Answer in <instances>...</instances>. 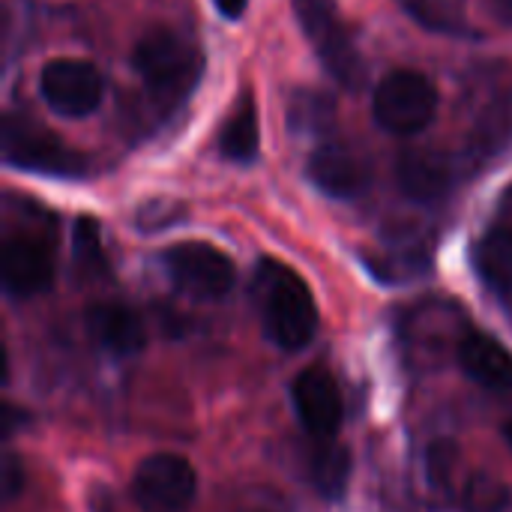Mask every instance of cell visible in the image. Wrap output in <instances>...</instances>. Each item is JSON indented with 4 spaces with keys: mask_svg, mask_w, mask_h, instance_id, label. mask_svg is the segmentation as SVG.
<instances>
[{
    "mask_svg": "<svg viewBox=\"0 0 512 512\" xmlns=\"http://www.w3.org/2000/svg\"><path fill=\"white\" fill-rule=\"evenodd\" d=\"M459 450L450 441H435L426 453V480L435 495H453V471H456Z\"/></svg>",
    "mask_w": 512,
    "mask_h": 512,
    "instance_id": "cell-23",
    "label": "cell"
},
{
    "mask_svg": "<svg viewBox=\"0 0 512 512\" xmlns=\"http://www.w3.org/2000/svg\"><path fill=\"white\" fill-rule=\"evenodd\" d=\"M171 282L195 300H219L234 288L237 270L225 252L210 243H177L165 252Z\"/></svg>",
    "mask_w": 512,
    "mask_h": 512,
    "instance_id": "cell-9",
    "label": "cell"
},
{
    "mask_svg": "<svg viewBox=\"0 0 512 512\" xmlns=\"http://www.w3.org/2000/svg\"><path fill=\"white\" fill-rule=\"evenodd\" d=\"M84 327L90 339L114 357H135L144 351V342H147L141 315L120 303L90 306L84 315Z\"/></svg>",
    "mask_w": 512,
    "mask_h": 512,
    "instance_id": "cell-14",
    "label": "cell"
},
{
    "mask_svg": "<svg viewBox=\"0 0 512 512\" xmlns=\"http://www.w3.org/2000/svg\"><path fill=\"white\" fill-rule=\"evenodd\" d=\"M396 180L399 189L420 204H432L444 198L453 186V162L441 150L414 147L405 150L396 162Z\"/></svg>",
    "mask_w": 512,
    "mask_h": 512,
    "instance_id": "cell-13",
    "label": "cell"
},
{
    "mask_svg": "<svg viewBox=\"0 0 512 512\" xmlns=\"http://www.w3.org/2000/svg\"><path fill=\"white\" fill-rule=\"evenodd\" d=\"M72 258H75V270L87 279H96L108 270V258L102 249V231L99 222L90 216H81L75 222L72 231Z\"/></svg>",
    "mask_w": 512,
    "mask_h": 512,
    "instance_id": "cell-21",
    "label": "cell"
},
{
    "mask_svg": "<svg viewBox=\"0 0 512 512\" xmlns=\"http://www.w3.org/2000/svg\"><path fill=\"white\" fill-rule=\"evenodd\" d=\"M477 273L495 291H512V228L489 231L474 252Z\"/></svg>",
    "mask_w": 512,
    "mask_h": 512,
    "instance_id": "cell-19",
    "label": "cell"
},
{
    "mask_svg": "<svg viewBox=\"0 0 512 512\" xmlns=\"http://www.w3.org/2000/svg\"><path fill=\"white\" fill-rule=\"evenodd\" d=\"M303 33L309 36L324 69L348 90H357L366 78L363 57L354 45L348 24L339 15L336 0H291Z\"/></svg>",
    "mask_w": 512,
    "mask_h": 512,
    "instance_id": "cell-3",
    "label": "cell"
},
{
    "mask_svg": "<svg viewBox=\"0 0 512 512\" xmlns=\"http://www.w3.org/2000/svg\"><path fill=\"white\" fill-rule=\"evenodd\" d=\"M255 297L267 339L282 351H300L318 333V306L309 285L285 264L267 258L255 270Z\"/></svg>",
    "mask_w": 512,
    "mask_h": 512,
    "instance_id": "cell-1",
    "label": "cell"
},
{
    "mask_svg": "<svg viewBox=\"0 0 512 512\" xmlns=\"http://www.w3.org/2000/svg\"><path fill=\"white\" fill-rule=\"evenodd\" d=\"M420 27L444 36H468V0H396Z\"/></svg>",
    "mask_w": 512,
    "mask_h": 512,
    "instance_id": "cell-18",
    "label": "cell"
},
{
    "mask_svg": "<svg viewBox=\"0 0 512 512\" xmlns=\"http://www.w3.org/2000/svg\"><path fill=\"white\" fill-rule=\"evenodd\" d=\"M510 507V489L492 474H471L462 489L465 512H504Z\"/></svg>",
    "mask_w": 512,
    "mask_h": 512,
    "instance_id": "cell-22",
    "label": "cell"
},
{
    "mask_svg": "<svg viewBox=\"0 0 512 512\" xmlns=\"http://www.w3.org/2000/svg\"><path fill=\"white\" fill-rule=\"evenodd\" d=\"M504 435H507V441H510V447H512V420L507 423V429H504Z\"/></svg>",
    "mask_w": 512,
    "mask_h": 512,
    "instance_id": "cell-27",
    "label": "cell"
},
{
    "mask_svg": "<svg viewBox=\"0 0 512 512\" xmlns=\"http://www.w3.org/2000/svg\"><path fill=\"white\" fill-rule=\"evenodd\" d=\"M309 480L321 498L339 501L351 480V453L342 444L324 438V444L315 447L309 456Z\"/></svg>",
    "mask_w": 512,
    "mask_h": 512,
    "instance_id": "cell-17",
    "label": "cell"
},
{
    "mask_svg": "<svg viewBox=\"0 0 512 512\" xmlns=\"http://www.w3.org/2000/svg\"><path fill=\"white\" fill-rule=\"evenodd\" d=\"M336 123V102L321 90H294L288 102V126L297 135H324Z\"/></svg>",
    "mask_w": 512,
    "mask_h": 512,
    "instance_id": "cell-20",
    "label": "cell"
},
{
    "mask_svg": "<svg viewBox=\"0 0 512 512\" xmlns=\"http://www.w3.org/2000/svg\"><path fill=\"white\" fill-rule=\"evenodd\" d=\"M306 174L330 198H357L369 183V171L360 156L336 141H327L312 150Z\"/></svg>",
    "mask_w": 512,
    "mask_h": 512,
    "instance_id": "cell-12",
    "label": "cell"
},
{
    "mask_svg": "<svg viewBox=\"0 0 512 512\" xmlns=\"http://www.w3.org/2000/svg\"><path fill=\"white\" fill-rule=\"evenodd\" d=\"M291 402L303 429L315 438H333L342 426L345 405L336 381L321 369H306L291 384Z\"/></svg>",
    "mask_w": 512,
    "mask_h": 512,
    "instance_id": "cell-11",
    "label": "cell"
},
{
    "mask_svg": "<svg viewBox=\"0 0 512 512\" xmlns=\"http://www.w3.org/2000/svg\"><path fill=\"white\" fill-rule=\"evenodd\" d=\"M492 3V12L504 21V24H512V0H489Z\"/></svg>",
    "mask_w": 512,
    "mask_h": 512,
    "instance_id": "cell-26",
    "label": "cell"
},
{
    "mask_svg": "<svg viewBox=\"0 0 512 512\" xmlns=\"http://www.w3.org/2000/svg\"><path fill=\"white\" fill-rule=\"evenodd\" d=\"M213 6L225 15V18H240L249 6V0H213Z\"/></svg>",
    "mask_w": 512,
    "mask_h": 512,
    "instance_id": "cell-25",
    "label": "cell"
},
{
    "mask_svg": "<svg viewBox=\"0 0 512 512\" xmlns=\"http://www.w3.org/2000/svg\"><path fill=\"white\" fill-rule=\"evenodd\" d=\"M468 129L474 153H501L512 141V69L477 72L468 90Z\"/></svg>",
    "mask_w": 512,
    "mask_h": 512,
    "instance_id": "cell-6",
    "label": "cell"
},
{
    "mask_svg": "<svg viewBox=\"0 0 512 512\" xmlns=\"http://www.w3.org/2000/svg\"><path fill=\"white\" fill-rule=\"evenodd\" d=\"M459 363L471 381L486 390L510 393L512 390V351L489 333H468L459 342Z\"/></svg>",
    "mask_w": 512,
    "mask_h": 512,
    "instance_id": "cell-15",
    "label": "cell"
},
{
    "mask_svg": "<svg viewBox=\"0 0 512 512\" xmlns=\"http://www.w3.org/2000/svg\"><path fill=\"white\" fill-rule=\"evenodd\" d=\"M258 150H261V132H258V111H255V102L249 93H243L228 120L222 123V132H219V153L237 165H249L258 159Z\"/></svg>",
    "mask_w": 512,
    "mask_h": 512,
    "instance_id": "cell-16",
    "label": "cell"
},
{
    "mask_svg": "<svg viewBox=\"0 0 512 512\" xmlns=\"http://www.w3.org/2000/svg\"><path fill=\"white\" fill-rule=\"evenodd\" d=\"M198 495L195 468L174 453L147 456L132 480V498L141 512H186Z\"/></svg>",
    "mask_w": 512,
    "mask_h": 512,
    "instance_id": "cell-7",
    "label": "cell"
},
{
    "mask_svg": "<svg viewBox=\"0 0 512 512\" xmlns=\"http://www.w3.org/2000/svg\"><path fill=\"white\" fill-rule=\"evenodd\" d=\"M3 291L9 297H36L54 282V258L51 249L33 234H15L3 243L0 255Z\"/></svg>",
    "mask_w": 512,
    "mask_h": 512,
    "instance_id": "cell-10",
    "label": "cell"
},
{
    "mask_svg": "<svg viewBox=\"0 0 512 512\" xmlns=\"http://www.w3.org/2000/svg\"><path fill=\"white\" fill-rule=\"evenodd\" d=\"M372 108L381 129L408 138L432 126L438 114V90L426 75L414 69H396L378 84Z\"/></svg>",
    "mask_w": 512,
    "mask_h": 512,
    "instance_id": "cell-5",
    "label": "cell"
},
{
    "mask_svg": "<svg viewBox=\"0 0 512 512\" xmlns=\"http://www.w3.org/2000/svg\"><path fill=\"white\" fill-rule=\"evenodd\" d=\"M132 66L138 78L144 81L147 93L162 108H174L198 84L204 60H201V51L177 30L153 27L135 45Z\"/></svg>",
    "mask_w": 512,
    "mask_h": 512,
    "instance_id": "cell-2",
    "label": "cell"
},
{
    "mask_svg": "<svg viewBox=\"0 0 512 512\" xmlns=\"http://www.w3.org/2000/svg\"><path fill=\"white\" fill-rule=\"evenodd\" d=\"M3 159L12 168L48 177H81L87 168L81 153L69 150L51 129L24 114H9L3 123Z\"/></svg>",
    "mask_w": 512,
    "mask_h": 512,
    "instance_id": "cell-4",
    "label": "cell"
},
{
    "mask_svg": "<svg viewBox=\"0 0 512 512\" xmlns=\"http://www.w3.org/2000/svg\"><path fill=\"white\" fill-rule=\"evenodd\" d=\"M39 93L51 111L60 117H87L102 105L105 96V78L99 66L90 60L75 57H57L45 63L39 75Z\"/></svg>",
    "mask_w": 512,
    "mask_h": 512,
    "instance_id": "cell-8",
    "label": "cell"
},
{
    "mask_svg": "<svg viewBox=\"0 0 512 512\" xmlns=\"http://www.w3.org/2000/svg\"><path fill=\"white\" fill-rule=\"evenodd\" d=\"M3 489H6V501H12L24 489V465L12 453L3 459Z\"/></svg>",
    "mask_w": 512,
    "mask_h": 512,
    "instance_id": "cell-24",
    "label": "cell"
}]
</instances>
